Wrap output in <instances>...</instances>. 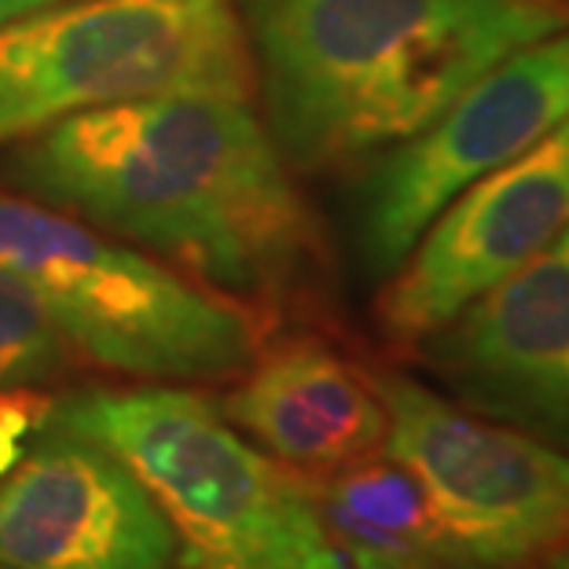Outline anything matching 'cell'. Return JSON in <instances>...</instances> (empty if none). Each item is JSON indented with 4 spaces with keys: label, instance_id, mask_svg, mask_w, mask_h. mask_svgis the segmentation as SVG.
I'll return each instance as SVG.
<instances>
[{
    "label": "cell",
    "instance_id": "1",
    "mask_svg": "<svg viewBox=\"0 0 569 569\" xmlns=\"http://www.w3.org/2000/svg\"><path fill=\"white\" fill-rule=\"evenodd\" d=\"M0 184L236 298H276L317 258V224L250 96L162 92L16 140Z\"/></svg>",
    "mask_w": 569,
    "mask_h": 569
},
{
    "label": "cell",
    "instance_id": "2",
    "mask_svg": "<svg viewBox=\"0 0 569 569\" xmlns=\"http://www.w3.org/2000/svg\"><path fill=\"white\" fill-rule=\"evenodd\" d=\"M283 162L331 173L416 137L569 0H232Z\"/></svg>",
    "mask_w": 569,
    "mask_h": 569
},
{
    "label": "cell",
    "instance_id": "3",
    "mask_svg": "<svg viewBox=\"0 0 569 569\" xmlns=\"http://www.w3.org/2000/svg\"><path fill=\"white\" fill-rule=\"evenodd\" d=\"M48 427L96 441L132 470L173 526L184 569H349L309 478L253 448L199 393H74L52 405Z\"/></svg>",
    "mask_w": 569,
    "mask_h": 569
},
{
    "label": "cell",
    "instance_id": "4",
    "mask_svg": "<svg viewBox=\"0 0 569 569\" xmlns=\"http://www.w3.org/2000/svg\"><path fill=\"white\" fill-rule=\"evenodd\" d=\"M0 269L38 298L70 349L100 368L199 382L243 375L258 357L247 306L16 191H0Z\"/></svg>",
    "mask_w": 569,
    "mask_h": 569
},
{
    "label": "cell",
    "instance_id": "5",
    "mask_svg": "<svg viewBox=\"0 0 569 569\" xmlns=\"http://www.w3.org/2000/svg\"><path fill=\"white\" fill-rule=\"evenodd\" d=\"M232 0H74L0 27V148L107 103L250 96Z\"/></svg>",
    "mask_w": 569,
    "mask_h": 569
},
{
    "label": "cell",
    "instance_id": "6",
    "mask_svg": "<svg viewBox=\"0 0 569 569\" xmlns=\"http://www.w3.org/2000/svg\"><path fill=\"white\" fill-rule=\"evenodd\" d=\"M386 408L382 452L427 492L478 569H522L569 543V452L445 401L397 371L368 375Z\"/></svg>",
    "mask_w": 569,
    "mask_h": 569
},
{
    "label": "cell",
    "instance_id": "7",
    "mask_svg": "<svg viewBox=\"0 0 569 569\" xmlns=\"http://www.w3.org/2000/svg\"><path fill=\"white\" fill-rule=\"evenodd\" d=\"M569 118V30L492 67L416 137L375 154L357 188V253L375 280L397 272L459 191Z\"/></svg>",
    "mask_w": 569,
    "mask_h": 569
},
{
    "label": "cell",
    "instance_id": "8",
    "mask_svg": "<svg viewBox=\"0 0 569 569\" xmlns=\"http://www.w3.org/2000/svg\"><path fill=\"white\" fill-rule=\"evenodd\" d=\"M566 228L569 118L433 217L397 272L386 276L382 331L397 342H422L475 298L526 269Z\"/></svg>",
    "mask_w": 569,
    "mask_h": 569
},
{
    "label": "cell",
    "instance_id": "9",
    "mask_svg": "<svg viewBox=\"0 0 569 569\" xmlns=\"http://www.w3.org/2000/svg\"><path fill=\"white\" fill-rule=\"evenodd\" d=\"M416 346L463 408L569 452V228Z\"/></svg>",
    "mask_w": 569,
    "mask_h": 569
},
{
    "label": "cell",
    "instance_id": "10",
    "mask_svg": "<svg viewBox=\"0 0 569 569\" xmlns=\"http://www.w3.org/2000/svg\"><path fill=\"white\" fill-rule=\"evenodd\" d=\"M0 566L180 569V540L126 463L52 427L0 478Z\"/></svg>",
    "mask_w": 569,
    "mask_h": 569
},
{
    "label": "cell",
    "instance_id": "11",
    "mask_svg": "<svg viewBox=\"0 0 569 569\" xmlns=\"http://www.w3.org/2000/svg\"><path fill=\"white\" fill-rule=\"evenodd\" d=\"M221 411L264 456L309 475L357 463L386 441V408L371 379L320 338L258 353Z\"/></svg>",
    "mask_w": 569,
    "mask_h": 569
},
{
    "label": "cell",
    "instance_id": "12",
    "mask_svg": "<svg viewBox=\"0 0 569 569\" xmlns=\"http://www.w3.org/2000/svg\"><path fill=\"white\" fill-rule=\"evenodd\" d=\"M323 475L309 492L349 569H478L397 459L375 452Z\"/></svg>",
    "mask_w": 569,
    "mask_h": 569
},
{
    "label": "cell",
    "instance_id": "13",
    "mask_svg": "<svg viewBox=\"0 0 569 569\" xmlns=\"http://www.w3.org/2000/svg\"><path fill=\"white\" fill-rule=\"evenodd\" d=\"M67 349L38 298L0 269V390L44 382L67 365Z\"/></svg>",
    "mask_w": 569,
    "mask_h": 569
},
{
    "label": "cell",
    "instance_id": "14",
    "mask_svg": "<svg viewBox=\"0 0 569 569\" xmlns=\"http://www.w3.org/2000/svg\"><path fill=\"white\" fill-rule=\"evenodd\" d=\"M52 405H56L52 397L30 390V386L0 390V478L11 475V467L27 456L30 433L48 427Z\"/></svg>",
    "mask_w": 569,
    "mask_h": 569
},
{
    "label": "cell",
    "instance_id": "15",
    "mask_svg": "<svg viewBox=\"0 0 569 569\" xmlns=\"http://www.w3.org/2000/svg\"><path fill=\"white\" fill-rule=\"evenodd\" d=\"M48 4H52V0H0V27H4V22L22 19V16H30V11H41Z\"/></svg>",
    "mask_w": 569,
    "mask_h": 569
},
{
    "label": "cell",
    "instance_id": "16",
    "mask_svg": "<svg viewBox=\"0 0 569 569\" xmlns=\"http://www.w3.org/2000/svg\"><path fill=\"white\" fill-rule=\"evenodd\" d=\"M543 562H548L543 569H569V543H566V548H559V551H551Z\"/></svg>",
    "mask_w": 569,
    "mask_h": 569
},
{
    "label": "cell",
    "instance_id": "17",
    "mask_svg": "<svg viewBox=\"0 0 569 569\" xmlns=\"http://www.w3.org/2000/svg\"><path fill=\"white\" fill-rule=\"evenodd\" d=\"M0 569H11V566H0Z\"/></svg>",
    "mask_w": 569,
    "mask_h": 569
}]
</instances>
